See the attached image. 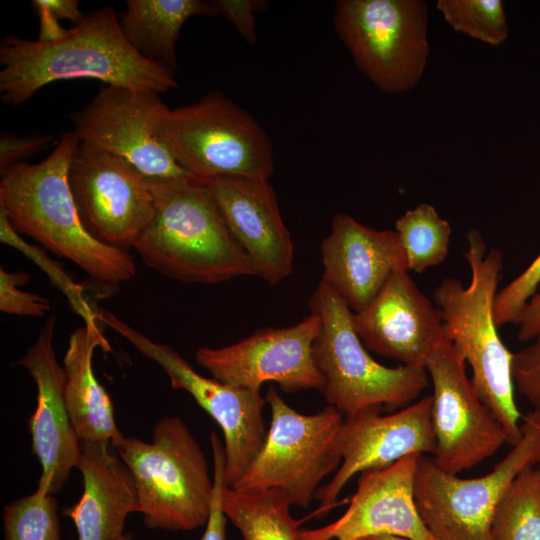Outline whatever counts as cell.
I'll use <instances>...</instances> for the list:
<instances>
[{
	"mask_svg": "<svg viewBox=\"0 0 540 540\" xmlns=\"http://www.w3.org/2000/svg\"><path fill=\"white\" fill-rule=\"evenodd\" d=\"M149 183L154 212L133 247L146 265L183 283L215 284L256 276L201 180Z\"/></svg>",
	"mask_w": 540,
	"mask_h": 540,
	"instance_id": "cell-4",
	"label": "cell"
},
{
	"mask_svg": "<svg viewBox=\"0 0 540 540\" xmlns=\"http://www.w3.org/2000/svg\"><path fill=\"white\" fill-rule=\"evenodd\" d=\"M229 230L250 258L256 276L277 285L293 270L294 245L269 180H202Z\"/></svg>",
	"mask_w": 540,
	"mask_h": 540,
	"instance_id": "cell-20",
	"label": "cell"
},
{
	"mask_svg": "<svg viewBox=\"0 0 540 540\" xmlns=\"http://www.w3.org/2000/svg\"><path fill=\"white\" fill-rule=\"evenodd\" d=\"M291 503L278 488L237 491L224 485L222 508L243 540H300L302 520L290 514Z\"/></svg>",
	"mask_w": 540,
	"mask_h": 540,
	"instance_id": "cell-25",
	"label": "cell"
},
{
	"mask_svg": "<svg viewBox=\"0 0 540 540\" xmlns=\"http://www.w3.org/2000/svg\"><path fill=\"white\" fill-rule=\"evenodd\" d=\"M55 315L49 316L34 344L18 360L36 385L37 405L28 420L32 451L41 465L37 489L54 495L77 468L81 441L71 421L65 399L66 373L56 357Z\"/></svg>",
	"mask_w": 540,
	"mask_h": 540,
	"instance_id": "cell-17",
	"label": "cell"
},
{
	"mask_svg": "<svg viewBox=\"0 0 540 540\" xmlns=\"http://www.w3.org/2000/svg\"><path fill=\"white\" fill-rule=\"evenodd\" d=\"M212 4L217 15L230 22L243 39L254 45L257 41L255 12L267 5V2L256 0H214Z\"/></svg>",
	"mask_w": 540,
	"mask_h": 540,
	"instance_id": "cell-36",
	"label": "cell"
},
{
	"mask_svg": "<svg viewBox=\"0 0 540 540\" xmlns=\"http://www.w3.org/2000/svg\"><path fill=\"white\" fill-rule=\"evenodd\" d=\"M333 23L356 67L383 93L420 82L429 56L424 0H339Z\"/></svg>",
	"mask_w": 540,
	"mask_h": 540,
	"instance_id": "cell-9",
	"label": "cell"
},
{
	"mask_svg": "<svg viewBox=\"0 0 540 540\" xmlns=\"http://www.w3.org/2000/svg\"><path fill=\"white\" fill-rule=\"evenodd\" d=\"M521 341L534 339L540 332V292H536L521 310L515 322Z\"/></svg>",
	"mask_w": 540,
	"mask_h": 540,
	"instance_id": "cell-37",
	"label": "cell"
},
{
	"mask_svg": "<svg viewBox=\"0 0 540 540\" xmlns=\"http://www.w3.org/2000/svg\"><path fill=\"white\" fill-rule=\"evenodd\" d=\"M420 456L410 455L388 467L363 472L344 514L326 526L301 530L300 540H354L382 535L437 540L423 523L415 503Z\"/></svg>",
	"mask_w": 540,
	"mask_h": 540,
	"instance_id": "cell-19",
	"label": "cell"
},
{
	"mask_svg": "<svg viewBox=\"0 0 540 540\" xmlns=\"http://www.w3.org/2000/svg\"><path fill=\"white\" fill-rule=\"evenodd\" d=\"M55 137L49 134L31 133L16 135L3 131L0 136L1 177L14 167L26 163L34 155L46 150Z\"/></svg>",
	"mask_w": 540,
	"mask_h": 540,
	"instance_id": "cell-33",
	"label": "cell"
},
{
	"mask_svg": "<svg viewBox=\"0 0 540 540\" xmlns=\"http://www.w3.org/2000/svg\"><path fill=\"white\" fill-rule=\"evenodd\" d=\"M321 259V280L353 312L364 309L394 272L408 271L395 230L373 229L346 213L333 217L321 242Z\"/></svg>",
	"mask_w": 540,
	"mask_h": 540,
	"instance_id": "cell-21",
	"label": "cell"
},
{
	"mask_svg": "<svg viewBox=\"0 0 540 540\" xmlns=\"http://www.w3.org/2000/svg\"><path fill=\"white\" fill-rule=\"evenodd\" d=\"M4 540H61L58 504L39 490L8 503L3 510Z\"/></svg>",
	"mask_w": 540,
	"mask_h": 540,
	"instance_id": "cell-29",
	"label": "cell"
},
{
	"mask_svg": "<svg viewBox=\"0 0 540 540\" xmlns=\"http://www.w3.org/2000/svg\"><path fill=\"white\" fill-rule=\"evenodd\" d=\"M369 539L370 540H410V539H407V538L398 537V536H391V535H382V536L372 537V538H369Z\"/></svg>",
	"mask_w": 540,
	"mask_h": 540,
	"instance_id": "cell-38",
	"label": "cell"
},
{
	"mask_svg": "<svg viewBox=\"0 0 540 540\" xmlns=\"http://www.w3.org/2000/svg\"><path fill=\"white\" fill-rule=\"evenodd\" d=\"M540 284V254L514 280L498 291L494 301L497 327L515 323L518 315Z\"/></svg>",
	"mask_w": 540,
	"mask_h": 540,
	"instance_id": "cell-30",
	"label": "cell"
},
{
	"mask_svg": "<svg viewBox=\"0 0 540 540\" xmlns=\"http://www.w3.org/2000/svg\"><path fill=\"white\" fill-rule=\"evenodd\" d=\"M537 475H538V482H539V491H540V465L536 467Z\"/></svg>",
	"mask_w": 540,
	"mask_h": 540,
	"instance_id": "cell-40",
	"label": "cell"
},
{
	"mask_svg": "<svg viewBox=\"0 0 540 540\" xmlns=\"http://www.w3.org/2000/svg\"><path fill=\"white\" fill-rule=\"evenodd\" d=\"M512 447L489 473L476 478H461L439 468L432 457H419L415 503L437 540H492V517L505 492L524 469L540 465L539 411L524 418Z\"/></svg>",
	"mask_w": 540,
	"mask_h": 540,
	"instance_id": "cell-8",
	"label": "cell"
},
{
	"mask_svg": "<svg viewBox=\"0 0 540 540\" xmlns=\"http://www.w3.org/2000/svg\"><path fill=\"white\" fill-rule=\"evenodd\" d=\"M117 540H135L134 536L131 532H125L120 538Z\"/></svg>",
	"mask_w": 540,
	"mask_h": 540,
	"instance_id": "cell-39",
	"label": "cell"
},
{
	"mask_svg": "<svg viewBox=\"0 0 540 540\" xmlns=\"http://www.w3.org/2000/svg\"><path fill=\"white\" fill-rule=\"evenodd\" d=\"M354 328L364 346L403 365L426 368L445 340L440 312L407 270L394 272L361 311Z\"/></svg>",
	"mask_w": 540,
	"mask_h": 540,
	"instance_id": "cell-18",
	"label": "cell"
},
{
	"mask_svg": "<svg viewBox=\"0 0 540 540\" xmlns=\"http://www.w3.org/2000/svg\"><path fill=\"white\" fill-rule=\"evenodd\" d=\"M98 346L110 351L99 321L85 323L71 333L63 359L65 399L81 442H105L113 446L124 435L116 424L111 398L93 371V353Z\"/></svg>",
	"mask_w": 540,
	"mask_h": 540,
	"instance_id": "cell-23",
	"label": "cell"
},
{
	"mask_svg": "<svg viewBox=\"0 0 540 540\" xmlns=\"http://www.w3.org/2000/svg\"><path fill=\"white\" fill-rule=\"evenodd\" d=\"M105 442H81L78 469L83 493L63 514L73 521L77 540H117L127 517L139 512V499L132 472Z\"/></svg>",
	"mask_w": 540,
	"mask_h": 540,
	"instance_id": "cell-22",
	"label": "cell"
},
{
	"mask_svg": "<svg viewBox=\"0 0 540 540\" xmlns=\"http://www.w3.org/2000/svg\"><path fill=\"white\" fill-rule=\"evenodd\" d=\"M0 64L1 100L10 106L23 104L42 87L59 80L92 78L158 94L178 87L174 74L129 45L110 6L88 11L57 40L3 37Z\"/></svg>",
	"mask_w": 540,
	"mask_h": 540,
	"instance_id": "cell-1",
	"label": "cell"
},
{
	"mask_svg": "<svg viewBox=\"0 0 540 540\" xmlns=\"http://www.w3.org/2000/svg\"><path fill=\"white\" fill-rule=\"evenodd\" d=\"M431 406L430 395L388 415L368 409L344 417L338 439L341 464L333 478L317 489L314 498L320 505L312 516L333 509L345 485L358 473L388 467L410 455L433 456Z\"/></svg>",
	"mask_w": 540,
	"mask_h": 540,
	"instance_id": "cell-16",
	"label": "cell"
},
{
	"mask_svg": "<svg viewBox=\"0 0 540 540\" xmlns=\"http://www.w3.org/2000/svg\"><path fill=\"white\" fill-rule=\"evenodd\" d=\"M169 111L156 92L106 85L70 118L81 143L123 158L148 182L194 178L176 162L161 137Z\"/></svg>",
	"mask_w": 540,
	"mask_h": 540,
	"instance_id": "cell-12",
	"label": "cell"
},
{
	"mask_svg": "<svg viewBox=\"0 0 540 540\" xmlns=\"http://www.w3.org/2000/svg\"><path fill=\"white\" fill-rule=\"evenodd\" d=\"M354 540H370L369 538H359V539H354Z\"/></svg>",
	"mask_w": 540,
	"mask_h": 540,
	"instance_id": "cell-41",
	"label": "cell"
},
{
	"mask_svg": "<svg viewBox=\"0 0 540 540\" xmlns=\"http://www.w3.org/2000/svg\"><path fill=\"white\" fill-rule=\"evenodd\" d=\"M436 8L458 33L494 47L508 38L509 27L500 0H438Z\"/></svg>",
	"mask_w": 540,
	"mask_h": 540,
	"instance_id": "cell-28",
	"label": "cell"
},
{
	"mask_svg": "<svg viewBox=\"0 0 540 540\" xmlns=\"http://www.w3.org/2000/svg\"><path fill=\"white\" fill-rule=\"evenodd\" d=\"M210 444L213 453V498L209 519L205 525L202 540H226V515L222 508V490L225 485V447L215 432L210 433Z\"/></svg>",
	"mask_w": 540,
	"mask_h": 540,
	"instance_id": "cell-34",
	"label": "cell"
},
{
	"mask_svg": "<svg viewBox=\"0 0 540 540\" xmlns=\"http://www.w3.org/2000/svg\"><path fill=\"white\" fill-rule=\"evenodd\" d=\"M32 6L40 17V35L38 41L48 42L62 37L67 29L57 23L60 19L79 24L84 15L79 9L77 0H34Z\"/></svg>",
	"mask_w": 540,
	"mask_h": 540,
	"instance_id": "cell-35",
	"label": "cell"
},
{
	"mask_svg": "<svg viewBox=\"0 0 540 540\" xmlns=\"http://www.w3.org/2000/svg\"><path fill=\"white\" fill-rule=\"evenodd\" d=\"M408 271L421 273L444 261L449 251L451 226L436 209L421 203L395 222Z\"/></svg>",
	"mask_w": 540,
	"mask_h": 540,
	"instance_id": "cell-26",
	"label": "cell"
},
{
	"mask_svg": "<svg viewBox=\"0 0 540 540\" xmlns=\"http://www.w3.org/2000/svg\"><path fill=\"white\" fill-rule=\"evenodd\" d=\"M161 137L176 162L198 180L237 177L269 180L271 140L257 120L219 91L170 109Z\"/></svg>",
	"mask_w": 540,
	"mask_h": 540,
	"instance_id": "cell-7",
	"label": "cell"
},
{
	"mask_svg": "<svg viewBox=\"0 0 540 540\" xmlns=\"http://www.w3.org/2000/svg\"><path fill=\"white\" fill-rule=\"evenodd\" d=\"M68 181L86 230L99 242L129 252L153 216L148 180L123 158L80 142Z\"/></svg>",
	"mask_w": 540,
	"mask_h": 540,
	"instance_id": "cell-13",
	"label": "cell"
},
{
	"mask_svg": "<svg viewBox=\"0 0 540 540\" xmlns=\"http://www.w3.org/2000/svg\"><path fill=\"white\" fill-rule=\"evenodd\" d=\"M203 0H128L119 18L129 45L143 58L175 75V45L185 22L195 16H216Z\"/></svg>",
	"mask_w": 540,
	"mask_h": 540,
	"instance_id": "cell-24",
	"label": "cell"
},
{
	"mask_svg": "<svg viewBox=\"0 0 540 540\" xmlns=\"http://www.w3.org/2000/svg\"><path fill=\"white\" fill-rule=\"evenodd\" d=\"M24 271L0 270V310L17 316L41 317L51 309L48 298L19 289L30 280Z\"/></svg>",
	"mask_w": 540,
	"mask_h": 540,
	"instance_id": "cell-31",
	"label": "cell"
},
{
	"mask_svg": "<svg viewBox=\"0 0 540 540\" xmlns=\"http://www.w3.org/2000/svg\"><path fill=\"white\" fill-rule=\"evenodd\" d=\"M309 306L321 320L313 343L314 361L324 380L321 392L344 417L368 409L403 408L428 386L426 368L388 367L373 359L354 328L353 311L322 280Z\"/></svg>",
	"mask_w": 540,
	"mask_h": 540,
	"instance_id": "cell-5",
	"label": "cell"
},
{
	"mask_svg": "<svg viewBox=\"0 0 540 540\" xmlns=\"http://www.w3.org/2000/svg\"><path fill=\"white\" fill-rule=\"evenodd\" d=\"M79 144L73 131L66 132L47 158L3 175L0 210L17 233L73 262L99 286L115 289L132 279L137 268L133 255L96 240L79 217L68 181Z\"/></svg>",
	"mask_w": 540,
	"mask_h": 540,
	"instance_id": "cell-2",
	"label": "cell"
},
{
	"mask_svg": "<svg viewBox=\"0 0 540 540\" xmlns=\"http://www.w3.org/2000/svg\"><path fill=\"white\" fill-rule=\"evenodd\" d=\"M265 399L271 410L265 444L244 477L231 488H278L291 505L308 507L319 483L341 464L338 439L344 415L330 405L315 414H301L273 386Z\"/></svg>",
	"mask_w": 540,
	"mask_h": 540,
	"instance_id": "cell-10",
	"label": "cell"
},
{
	"mask_svg": "<svg viewBox=\"0 0 540 540\" xmlns=\"http://www.w3.org/2000/svg\"><path fill=\"white\" fill-rule=\"evenodd\" d=\"M492 540H540V491L536 467L524 469L498 503Z\"/></svg>",
	"mask_w": 540,
	"mask_h": 540,
	"instance_id": "cell-27",
	"label": "cell"
},
{
	"mask_svg": "<svg viewBox=\"0 0 540 540\" xmlns=\"http://www.w3.org/2000/svg\"><path fill=\"white\" fill-rule=\"evenodd\" d=\"M97 319L156 362L174 389L188 392L215 420L224 437V482L230 488L236 485L258 457L267 438L263 417L267 402L260 391L204 377L171 346L152 341L108 310H100Z\"/></svg>",
	"mask_w": 540,
	"mask_h": 540,
	"instance_id": "cell-11",
	"label": "cell"
},
{
	"mask_svg": "<svg viewBox=\"0 0 540 540\" xmlns=\"http://www.w3.org/2000/svg\"><path fill=\"white\" fill-rule=\"evenodd\" d=\"M426 370L433 386L431 421L442 470L458 475L491 457L508 443L505 429L481 400L466 372V362L444 340Z\"/></svg>",
	"mask_w": 540,
	"mask_h": 540,
	"instance_id": "cell-14",
	"label": "cell"
},
{
	"mask_svg": "<svg viewBox=\"0 0 540 540\" xmlns=\"http://www.w3.org/2000/svg\"><path fill=\"white\" fill-rule=\"evenodd\" d=\"M534 342L513 353L512 375L518 392L540 412V332Z\"/></svg>",
	"mask_w": 540,
	"mask_h": 540,
	"instance_id": "cell-32",
	"label": "cell"
},
{
	"mask_svg": "<svg viewBox=\"0 0 540 540\" xmlns=\"http://www.w3.org/2000/svg\"><path fill=\"white\" fill-rule=\"evenodd\" d=\"M321 320L315 313L297 324L258 329L238 342L196 350V362L214 379L237 387L260 391L276 382L289 393L306 389L322 391L324 380L313 357V343Z\"/></svg>",
	"mask_w": 540,
	"mask_h": 540,
	"instance_id": "cell-15",
	"label": "cell"
},
{
	"mask_svg": "<svg viewBox=\"0 0 540 540\" xmlns=\"http://www.w3.org/2000/svg\"><path fill=\"white\" fill-rule=\"evenodd\" d=\"M112 447L133 474L139 513L148 528L192 531L206 525L214 480L205 453L181 418L157 420L150 442L124 436Z\"/></svg>",
	"mask_w": 540,
	"mask_h": 540,
	"instance_id": "cell-6",
	"label": "cell"
},
{
	"mask_svg": "<svg viewBox=\"0 0 540 540\" xmlns=\"http://www.w3.org/2000/svg\"><path fill=\"white\" fill-rule=\"evenodd\" d=\"M464 257L471 280L443 279L433 292L443 325L444 338L472 370V384L506 431L508 444L521 437V412L515 402L512 357L498 334L494 301L503 267V254L487 250L477 229L467 234Z\"/></svg>",
	"mask_w": 540,
	"mask_h": 540,
	"instance_id": "cell-3",
	"label": "cell"
}]
</instances>
